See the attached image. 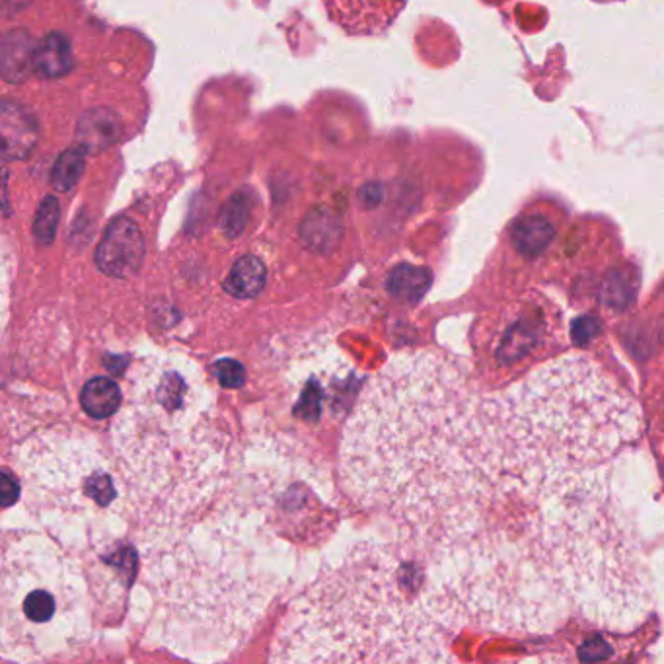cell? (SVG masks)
<instances>
[{"label": "cell", "mask_w": 664, "mask_h": 664, "mask_svg": "<svg viewBox=\"0 0 664 664\" xmlns=\"http://www.w3.org/2000/svg\"><path fill=\"white\" fill-rule=\"evenodd\" d=\"M456 639L423 563L396 540H367L296 596L271 661L439 663Z\"/></svg>", "instance_id": "6da1fadb"}, {"label": "cell", "mask_w": 664, "mask_h": 664, "mask_svg": "<svg viewBox=\"0 0 664 664\" xmlns=\"http://www.w3.org/2000/svg\"><path fill=\"white\" fill-rule=\"evenodd\" d=\"M113 439L133 491L166 517L205 501L217 485V417L209 413L205 390L170 357H152L137 369Z\"/></svg>", "instance_id": "7a4b0ae2"}, {"label": "cell", "mask_w": 664, "mask_h": 664, "mask_svg": "<svg viewBox=\"0 0 664 664\" xmlns=\"http://www.w3.org/2000/svg\"><path fill=\"white\" fill-rule=\"evenodd\" d=\"M150 633L189 657L230 655L258 628L275 594L248 552L209 532L148 555Z\"/></svg>", "instance_id": "3957f363"}, {"label": "cell", "mask_w": 664, "mask_h": 664, "mask_svg": "<svg viewBox=\"0 0 664 664\" xmlns=\"http://www.w3.org/2000/svg\"><path fill=\"white\" fill-rule=\"evenodd\" d=\"M2 655L45 661L86 633V592L78 565L37 534H14L2 548Z\"/></svg>", "instance_id": "277c9868"}, {"label": "cell", "mask_w": 664, "mask_h": 664, "mask_svg": "<svg viewBox=\"0 0 664 664\" xmlns=\"http://www.w3.org/2000/svg\"><path fill=\"white\" fill-rule=\"evenodd\" d=\"M550 324L546 308L538 302L511 310L495 333V343L491 347L497 365L507 369L520 363L524 365L546 339Z\"/></svg>", "instance_id": "5b68a950"}, {"label": "cell", "mask_w": 664, "mask_h": 664, "mask_svg": "<svg viewBox=\"0 0 664 664\" xmlns=\"http://www.w3.org/2000/svg\"><path fill=\"white\" fill-rule=\"evenodd\" d=\"M145 252V238L139 224L129 217H117L98 244L96 263L106 275L125 279L141 269Z\"/></svg>", "instance_id": "8992f818"}, {"label": "cell", "mask_w": 664, "mask_h": 664, "mask_svg": "<svg viewBox=\"0 0 664 664\" xmlns=\"http://www.w3.org/2000/svg\"><path fill=\"white\" fill-rule=\"evenodd\" d=\"M333 24L347 36H376L386 32L402 12L406 0H322Z\"/></svg>", "instance_id": "52a82bcc"}, {"label": "cell", "mask_w": 664, "mask_h": 664, "mask_svg": "<svg viewBox=\"0 0 664 664\" xmlns=\"http://www.w3.org/2000/svg\"><path fill=\"white\" fill-rule=\"evenodd\" d=\"M36 115L16 102L0 106L2 154L6 160H24L34 152L37 143Z\"/></svg>", "instance_id": "ba28073f"}, {"label": "cell", "mask_w": 664, "mask_h": 664, "mask_svg": "<svg viewBox=\"0 0 664 664\" xmlns=\"http://www.w3.org/2000/svg\"><path fill=\"white\" fill-rule=\"evenodd\" d=\"M121 133V119L108 108H96L82 113L78 119L76 143L86 154H98L113 147Z\"/></svg>", "instance_id": "9c48e42d"}, {"label": "cell", "mask_w": 664, "mask_h": 664, "mask_svg": "<svg viewBox=\"0 0 664 664\" xmlns=\"http://www.w3.org/2000/svg\"><path fill=\"white\" fill-rule=\"evenodd\" d=\"M71 41L65 34L51 32L36 45L34 71L43 78H61L73 71Z\"/></svg>", "instance_id": "30bf717a"}, {"label": "cell", "mask_w": 664, "mask_h": 664, "mask_svg": "<svg viewBox=\"0 0 664 664\" xmlns=\"http://www.w3.org/2000/svg\"><path fill=\"white\" fill-rule=\"evenodd\" d=\"M302 242L314 252H332L343 236V222L328 207L314 209L300 226Z\"/></svg>", "instance_id": "8fae6325"}, {"label": "cell", "mask_w": 664, "mask_h": 664, "mask_svg": "<svg viewBox=\"0 0 664 664\" xmlns=\"http://www.w3.org/2000/svg\"><path fill=\"white\" fill-rule=\"evenodd\" d=\"M554 236V224L540 215L522 217L511 228L513 246L524 258H538L552 244Z\"/></svg>", "instance_id": "7c38bea8"}, {"label": "cell", "mask_w": 664, "mask_h": 664, "mask_svg": "<svg viewBox=\"0 0 664 664\" xmlns=\"http://www.w3.org/2000/svg\"><path fill=\"white\" fill-rule=\"evenodd\" d=\"M36 45L26 32H8L2 41V74L8 82H22L34 71Z\"/></svg>", "instance_id": "4fadbf2b"}, {"label": "cell", "mask_w": 664, "mask_h": 664, "mask_svg": "<svg viewBox=\"0 0 664 664\" xmlns=\"http://www.w3.org/2000/svg\"><path fill=\"white\" fill-rule=\"evenodd\" d=\"M265 281L267 271L263 261L256 256H244L232 265L224 281V291L234 298L250 300L261 295V291L265 289Z\"/></svg>", "instance_id": "5bb4252c"}, {"label": "cell", "mask_w": 664, "mask_h": 664, "mask_svg": "<svg viewBox=\"0 0 664 664\" xmlns=\"http://www.w3.org/2000/svg\"><path fill=\"white\" fill-rule=\"evenodd\" d=\"M123 404L121 388L106 376L88 380L80 392V406L94 419H108Z\"/></svg>", "instance_id": "9a60e30c"}, {"label": "cell", "mask_w": 664, "mask_h": 664, "mask_svg": "<svg viewBox=\"0 0 664 664\" xmlns=\"http://www.w3.org/2000/svg\"><path fill=\"white\" fill-rule=\"evenodd\" d=\"M431 281H433V277H431L429 269L404 263V265H398L390 273L386 287H388L390 295H394L396 298H402L407 302H417L429 291Z\"/></svg>", "instance_id": "2e32d148"}, {"label": "cell", "mask_w": 664, "mask_h": 664, "mask_svg": "<svg viewBox=\"0 0 664 664\" xmlns=\"http://www.w3.org/2000/svg\"><path fill=\"white\" fill-rule=\"evenodd\" d=\"M84 150L80 147L69 148L65 150L53 170H51V184L57 191H71L74 185L80 182L84 174Z\"/></svg>", "instance_id": "e0dca14e"}, {"label": "cell", "mask_w": 664, "mask_h": 664, "mask_svg": "<svg viewBox=\"0 0 664 664\" xmlns=\"http://www.w3.org/2000/svg\"><path fill=\"white\" fill-rule=\"evenodd\" d=\"M250 195L246 191H238L234 193L228 203L224 205L221 213V226L222 230L230 236L236 238L244 232L248 219H250Z\"/></svg>", "instance_id": "ac0fdd59"}, {"label": "cell", "mask_w": 664, "mask_h": 664, "mask_svg": "<svg viewBox=\"0 0 664 664\" xmlns=\"http://www.w3.org/2000/svg\"><path fill=\"white\" fill-rule=\"evenodd\" d=\"M61 219V205L57 197L49 195L41 201L34 221V236L39 244H51L57 234V226Z\"/></svg>", "instance_id": "d6986e66"}, {"label": "cell", "mask_w": 664, "mask_h": 664, "mask_svg": "<svg viewBox=\"0 0 664 664\" xmlns=\"http://www.w3.org/2000/svg\"><path fill=\"white\" fill-rule=\"evenodd\" d=\"M215 374L222 388H240L246 382V370L234 359H221L215 365Z\"/></svg>", "instance_id": "ffe728a7"}, {"label": "cell", "mask_w": 664, "mask_h": 664, "mask_svg": "<svg viewBox=\"0 0 664 664\" xmlns=\"http://www.w3.org/2000/svg\"><path fill=\"white\" fill-rule=\"evenodd\" d=\"M614 655V647L600 635H591L585 639V643L579 647V659L581 661H602Z\"/></svg>", "instance_id": "44dd1931"}, {"label": "cell", "mask_w": 664, "mask_h": 664, "mask_svg": "<svg viewBox=\"0 0 664 664\" xmlns=\"http://www.w3.org/2000/svg\"><path fill=\"white\" fill-rule=\"evenodd\" d=\"M18 491H20L18 481L10 476V472H4L2 480H0V493H2V507L4 509H10L16 503Z\"/></svg>", "instance_id": "7402d4cb"}, {"label": "cell", "mask_w": 664, "mask_h": 664, "mask_svg": "<svg viewBox=\"0 0 664 664\" xmlns=\"http://www.w3.org/2000/svg\"><path fill=\"white\" fill-rule=\"evenodd\" d=\"M598 332H600V326H598L596 320H592V318L579 320L577 324H573V330H571V333H573V339H575L577 343H583V345H585L587 341H591L592 337Z\"/></svg>", "instance_id": "603a6c76"}]
</instances>
